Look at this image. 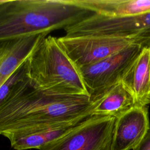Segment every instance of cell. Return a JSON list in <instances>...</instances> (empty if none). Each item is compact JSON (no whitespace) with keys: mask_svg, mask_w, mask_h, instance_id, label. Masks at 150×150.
<instances>
[{"mask_svg":"<svg viewBox=\"0 0 150 150\" xmlns=\"http://www.w3.org/2000/svg\"><path fill=\"white\" fill-rule=\"evenodd\" d=\"M91 110L88 96L47 94L33 88L25 77L0 103V135L80 122L92 115Z\"/></svg>","mask_w":150,"mask_h":150,"instance_id":"obj_1","label":"cell"},{"mask_svg":"<svg viewBox=\"0 0 150 150\" xmlns=\"http://www.w3.org/2000/svg\"><path fill=\"white\" fill-rule=\"evenodd\" d=\"M92 12L81 0H0V42L47 36Z\"/></svg>","mask_w":150,"mask_h":150,"instance_id":"obj_2","label":"cell"},{"mask_svg":"<svg viewBox=\"0 0 150 150\" xmlns=\"http://www.w3.org/2000/svg\"><path fill=\"white\" fill-rule=\"evenodd\" d=\"M30 84L43 93L59 96H88L78 69L57 38L42 35L24 63Z\"/></svg>","mask_w":150,"mask_h":150,"instance_id":"obj_3","label":"cell"},{"mask_svg":"<svg viewBox=\"0 0 150 150\" xmlns=\"http://www.w3.org/2000/svg\"><path fill=\"white\" fill-rule=\"evenodd\" d=\"M64 30L66 36L115 37L150 48V12L121 17L92 12L78 22L67 26Z\"/></svg>","mask_w":150,"mask_h":150,"instance_id":"obj_4","label":"cell"},{"mask_svg":"<svg viewBox=\"0 0 150 150\" xmlns=\"http://www.w3.org/2000/svg\"><path fill=\"white\" fill-rule=\"evenodd\" d=\"M116 117L93 115L39 150H107L110 148Z\"/></svg>","mask_w":150,"mask_h":150,"instance_id":"obj_5","label":"cell"},{"mask_svg":"<svg viewBox=\"0 0 150 150\" xmlns=\"http://www.w3.org/2000/svg\"><path fill=\"white\" fill-rule=\"evenodd\" d=\"M143 47L132 43L109 57L77 68L90 100L122 80L123 75Z\"/></svg>","mask_w":150,"mask_h":150,"instance_id":"obj_6","label":"cell"},{"mask_svg":"<svg viewBox=\"0 0 150 150\" xmlns=\"http://www.w3.org/2000/svg\"><path fill=\"white\" fill-rule=\"evenodd\" d=\"M57 40L77 68L101 60L134 43L124 39L98 36L64 35Z\"/></svg>","mask_w":150,"mask_h":150,"instance_id":"obj_7","label":"cell"},{"mask_svg":"<svg viewBox=\"0 0 150 150\" xmlns=\"http://www.w3.org/2000/svg\"><path fill=\"white\" fill-rule=\"evenodd\" d=\"M149 130L148 106L134 105L116 118L110 150L134 149Z\"/></svg>","mask_w":150,"mask_h":150,"instance_id":"obj_8","label":"cell"},{"mask_svg":"<svg viewBox=\"0 0 150 150\" xmlns=\"http://www.w3.org/2000/svg\"><path fill=\"white\" fill-rule=\"evenodd\" d=\"M121 81L132 93L135 105L146 106L150 103V48L142 49Z\"/></svg>","mask_w":150,"mask_h":150,"instance_id":"obj_9","label":"cell"},{"mask_svg":"<svg viewBox=\"0 0 150 150\" xmlns=\"http://www.w3.org/2000/svg\"><path fill=\"white\" fill-rule=\"evenodd\" d=\"M41 36L0 42V87L24 64Z\"/></svg>","mask_w":150,"mask_h":150,"instance_id":"obj_10","label":"cell"},{"mask_svg":"<svg viewBox=\"0 0 150 150\" xmlns=\"http://www.w3.org/2000/svg\"><path fill=\"white\" fill-rule=\"evenodd\" d=\"M80 122L60 124L35 129L8 132L3 135L9 140L11 146L15 150L39 149L66 134Z\"/></svg>","mask_w":150,"mask_h":150,"instance_id":"obj_11","label":"cell"},{"mask_svg":"<svg viewBox=\"0 0 150 150\" xmlns=\"http://www.w3.org/2000/svg\"><path fill=\"white\" fill-rule=\"evenodd\" d=\"M91 101L92 115L113 116L116 118L135 105L132 93L121 80Z\"/></svg>","mask_w":150,"mask_h":150,"instance_id":"obj_12","label":"cell"},{"mask_svg":"<svg viewBox=\"0 0 150 150\" xmlns=\"http://www.w3.org/2000/svg\"><path fill=\"white\" fill-rule=\"evenodd\" d=\"M93 13L121 17L150 12V0H81Z\"/></svg>","mask_w":150,"mask_h":150,"instance_id":"obj_13","label":"cell"},{"mask_svg":"<svg viewBox=\"0 0 150 150\" xmlns=\"http://www.w3.org/2000/svg\"><path fill=\"white\" fill-rule=\"evenodd\" d=\"M25 77L23 64L0 87V103L6 97L12 88L18 82L23 79Z\"/></svg>","mask_w":150,"mask_h":150,"instance_id":"obj_14","label":"cell"},{"mask_svg":"<svg viewBox=\"0 0 150 150\" xmlns=\"http://www.w3.org/2000/svg\"><path fill=\"white\" fill-rule=\"evenodd\" d=\"M133 150H150V130Z\"/></svg>","mask_w":150,"mask_h":150,"instance_id":"obj_15","label":"cell"},{"mask_svg":"<svg viewBox=\"0 0 150 150\" xmlns=\"http://www.w3.org/2000/svg\"><path fill=\"white\" fill-rule=\"evenodd\" d=\"M110 148H109V149H107V150H110Z\"/></svg>","mask_w":150,"mask_h":150,"instance_id":"obj_16","label":"cell"}]
</instances>
